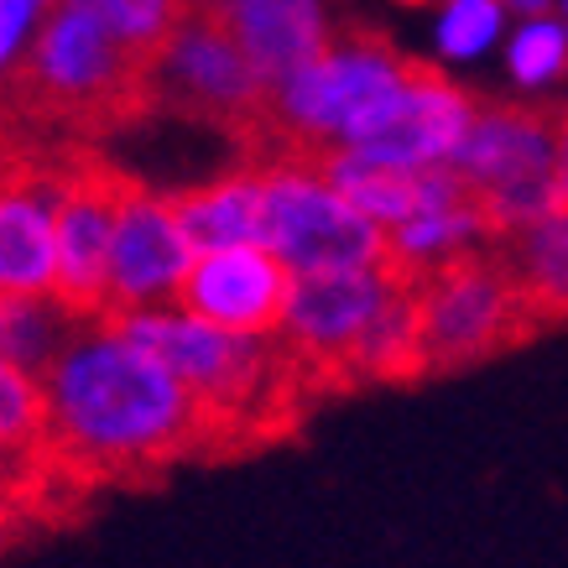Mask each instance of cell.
<instances>
[{
  "mask_svg": "<svg viewBox=\"0 0 568 568\" xmlns=\"http://www.w3.org/2000/svg\"><path fill=\"white\" fill-rule=\"evenodd\" d=\"M152 121L146 63L94 17L58 0L17 69H6V136L89 141Z\"/></svg>",
  "mask_w": 568,
  "mask_h": 568,
  "instance_id": "obj_2",
  "label": "cell"
},
{
  "mask_svg": "<svg viewBox=\"0 0 568 568\" xmlns=\"http://www.w3.org/2000/svg\"><path fill=\"white\" fill-rule=\"evenodd\" d=\"M193 261H199V251H193L189 230L178 220L173 199L146 189L136 178L125 189L121 224H115L104 318H115V313H146V308H178Z\"/></svg>",
  "mask_w": 568,
  "mask_h": 568,
  "instance_id": "obj_9",
  "label": "cell"
},
{
  "mask_svg": "<svg viewBox=\"0 0 568 568\" xmlns=\"http://www.w3.org/2000/svg\"><path fill=\"white\" fill-rule=\"evenodd\" d=\"M506 6H511V11H527L532 21H542L552 6H558V0H506Z\"/></svg>",
  "mask_w": 568,
  "mask_h": 568,
  "instance_id": "obj_22",
  "label": "cell"
},
{
  "mask_svg": "<svg viewBox=\"0 0 568 568\" xmlns=\"http://www.w3.org/2000/svg\"><path fill=\"white\" fill-rule=\"evenodd\" d=\"M402 276L392 266L371 272H328V276H297L282 345L297 355L308 386H349V355L361 345V334L381 313V303L396 293Z\"/></svg>",
  "mask_w": 568,
  "mask_h": 568,
  "instance_id": "obj_8",
  "label": "cell"
},
{
  "mask_svg": "<svg viewBox=\"0 0 568 568\" xmlns=\"http://www.w3.org/2000/svg\"><path fill=\"white\" fill-rule=\"evenodd\" d=\"M58 0H0V69H17Z\"/></svg>",
  "mask_w": 568,
  "mask_h": 568,
  "instance_id": "obj_21",
  "label": "cell"
},
{
  "mask_svg": "<svg viewBox=\"0 0 568 568\" xmlns=\"http://www.w3.org/2000/svg\"><path fill=\"white\" fill-rule=\"evenodd\" d=\"M266 79L230 37L214 6H189L152 63H146V110L152 121L209 125L245 146L266 115Z\"/></svg>",
  "mask_w": 568,
  "mask_h": 568,
  "instance_id": "obj_5",
  "label": "cell"
},
{
  "mask_svg": "<svg viewBox=\"0 0 568 568\" xmlns=\"http://www.w3.org/2000/svg\"><path fill=\"white\" fill-rule=\"evenodd\" d=\"M511 73L521 84H548V79H564L568 73V32L558 21H532L521 27L517 42H511Z\"/></svg>",
  "mask_w": 568,
  "mask_h": 568,
  "instance_id": "obj_20",
  "label": "cell"
},
{
  "mask_svg": "<svg viewBox=\"0 0 568 568\" xmlns=\"http://www.w3.org/2000/svg\"><path fill=\"white\" fill-rule=\"evenodd\" d=\"M136 178L104 162L100 146H89L73 189L58 209V297L79 318H104L110 303V251H115V224H121L125 189Z\"/></svg>",
  "mask_w": 568,
  "mask_h": 568,
  "instance_id": "obj_10",
  "label": "cell"
},
{
  "mask_svg": "<svg viewBox=\"0 0 568 568\" xmlns=\"http://www.w3.org/2000/svg\"><path fill=\"white\" fill-rule=\"evenodd\" d=\"M209 6L261 69L266 89L318 63L339 32L328 21V0H209Z\"/></svg>",
  "mask_w": 568,
  "mask_h": 568,
  "instance_id": "obj_13",
  "label": "cell"
},
{
  "mask_svg": "<svg viewBox=\"0 0 568 568\" xmlns=\"http://www.w3.org/2000/svg\"><path fill=\"white\" fill-rule=\"evenodd\" d=\"M564 11H568V0H564Z\"/></svg>",
  "mask_w": 568,
  "mask_h": 568,
  "instance_id": "obj_26",
  "label": "cell"
},
{
  "mask_svg": "<svg viewBox=\"0 0 568 568\" xmlns=\"http://www.w3.org/2000/svg\"><path fill=\"white\" fill-rule=\"evenodd\" d=\"M475 110H480V94L459 89L448 73L433 69L428 58H417V69L402 84V94L345 152H361L371 162L402 168V173H423V168H438V162L454 156V146L465 141L469 121H475Z\"/></svg>",
  "mask_w": 568,
  "mask_h": 568,
  "instance_id": "obj_11",
  "label": "cell"
},
{
  "mask_svg": "<svg viewBox=\"0 0 568 568\" xmlns=\"http://www.w3.org/2000/svg\"><path fill=\"white\" fill-rule=\"evenodd\" d=\"M89 318L63 297H0V355L11 371L48 381V371L63 361V349L84 334Z\"/></svg>",
  "mask_w": 568,
  "mask_h": 568,
  "instance_id": "obj_16",
  "label": "cell"
},
{
  "mask_svg": "<svg viewBox=\"0 0 568 568\" xmlns=\"http://www.w3.org/2000/svg\"><path fill=\"white\" fill-rule=\"evenodd\" d=\"M168 199L199 256L235 251V245H266V173L251 162H241V173H220Z\"/></svg>",
  "mask_w": 568,
  "mask_h": 568,
  "instance_id": "obj_14",
  "label": "cell"
},
{
  "mask_svg": "<svg viewBox=\"0 0 568 568\" xmlns=\"http://www.w3.org/2000/svg\"><path fill=\"white\" fill-rule=\"evenodd\" d=\"M69 6L94 17L125 52H136L141 63H152L162 42L173 37V27L189 17V0H69Z\"/></svg>",
  "mask_w": 568,
  "mask_h": 568,
  "instance_id": "obj_18",
  "label": "cell"
},
{
  "mask_svg": "<svg viewBox=\"0 0 568 568\" xmlns=\"http://www.w3.org/2000/svg\"><path fill=\"white\" fill-rule=\"evenodd\" d=\"M500 11L506 0H444L438 17V48L448 58H475L490 48V37L500 32Z\"/></svg>",
  "mask_w": 568,
  "mask_h": 568,
  "instance_id": "obj_19",
  "label": "cell"
},
{
  "mask_svg": "<svg viewBox=\"0 0 568 568\" xmlns=\"http://www.w3.org/2000/svg\"><path fill=\"white\" fill-rule=\"evenodd\" d=\"M428 371L423 361V308H417V287L396 282V293L381 303L371 328L349 355V381H413Z\"/></svg>",
  "mask_w": 568,
  "mask_h": 568,
  "instance_id": "obj_17",
  "label": "cell"
},
{
  "mask_svg": "<svg viewBox=\"0 0 568 568\" xmlns=\"http://www.w3.org/2000/svg\"><path fill=\"white\" fill-rule=\"evenodd\" d=\"M104 324L125 334L131 345H141L146 355H156L199 396L220 448L235 444V438H266L313 392L297 355L282 345V334L251 339V334L204 324V318H193L183 308L115 313Z\"/></svg>",
  "mask_w": 568,
  "mask_h": 568,
  "instance_id": "obj_3",
  "label": "cell"
},
{
  "mask_svg": "<svg viewBox=\"0 0 568 568\" xmlns=\"http://www.w3.org/2000/svg\"><path fill=\"white\" fill-rule=\"evenodd\" d=\"M448 168L465 178L496 235L568 209L564 183V104H521L480 94L465 141Z\"/></svg>",
  "mask_w": 568,
  "mask_h": 568,
  "instance_id": "obj_4",
  "label": "cell"
},
{
  "mask_svg": "<svg viewBox=\"0 0 568 568\" xmlns=\"http://www.w3.org/2000/svg\"><path fill=\"white\" fill-rule=\"evenodd\" d=\"M266 173V251L293 276L371 272L386 266V230L365 220L339 189H328L303 162H276Z\"/></svg>",
  "mask_w": 568,
  "mask_h": 568,
  "instance_id": "obj_6",
  "label": "cell"
},
{
  "mask_svg": "<svg viewBox=\"0 0 568 568\" xmlns=\"http://www.w3.org/2000/svg\"><path fill=\"white\" fill-rule=\"evenodd\" d=\"M189 6H209V0H189Z\"/></svg>",
  "mask_w": 568,
  "mask_h": 568,
  "instance_id": "obj_25",
  "label": "cell"
},
{
  "mask_svg": "<svg viewBox=\"0 0 568 568\" xmlns=\"http://www.w3.org/2000/svg\"><path fill=\"white\" fill-rule=\"evenodd\" d=\"M417 308L428 371H465L537 334V318L521 308L517 287L490 261V251H475L417 282Z\"/></svg>",
  "mask_w": 568,
  "mask_h": 568,
  "instance_id": "obj_7",
  "label": "cell"
},
{
  "mask_svg": "<svg viewBox=\"0 0 568 568\" xmlns=\"http://www.w3.org/2000/svg\"><path fill=\"white\" fill-rule=\"evenodd\" d=\"M42 392L52 469L84 480H131L193 448H220L199 396L104 318H89Z\"/></svg>",
  "mask_w": 568,
  "mask_h": 568,
  "instance_id": "obj_1",
  "label": "cell"
},
{
  "mask_svg": "<svg viewBox=\"0 0 568 568\" xmlns=\"http://www.w3.org/2000/svg\"><path fill=\"white\" fill-rule=\"evenodd\" d=\"M485 251L517 287L521 308L537 318V328L568 324V209L537 224H521V230H506Z\"/></svg>",
  "mask_w": 568,
  "mask_h": 568,
  "instance_id": "obj_15",
  "label": "cell"
},
{
  "mask_svg": "<svg viewBox=\"0 0 568 568\" xmlns=\"http://www.w3.org/2000/svg\"><path fill=\"white\" fill-rule=\"evenodd\" d=\"M564 183H568V104H564Z\"/></svg>",
  "mask_w": 568,
  "mask_h": 568,
  "instance_id": "obj_23",
  "label": "cell"
},
{
  "mask_svg": "<svg viewBox=\"0 0 568 568\" xmlns=\"http://www.w3.org/2000/svg\"><path fill=\"white\" fill-rule=\"evenodd\" d=\"M402 6H423V0H402Z\"/></svg>",
  "mask_w": 568,
  "mask_h": 568,
  "instance_id": "obj_24",
  "label": "cell"
},
{
  "mask_svg": "<svg viewBox=\"0 0 568 568\" xmlns=\"http://www.w3.org/2000/svg\"><path fill=\"white\" fill-rule=\"evenodd\" d=\"M293 287H297V276L266 245L204 251V256L193 261L189 282H183L178 308L214 328H230V334L266 339V334H282V324H287Z\"/></svg>",
  "mask_w": 568,
  "mask_h": 568,
  "instance_id": "obj_12",
  "label": "cell"
}]
</instances>
